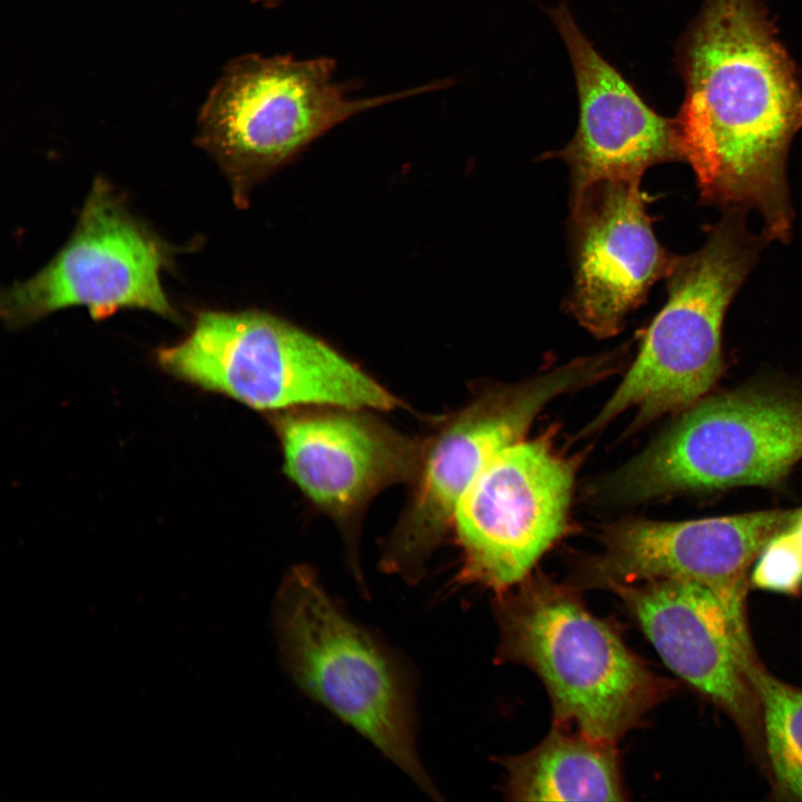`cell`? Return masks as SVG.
Returning <instances> with one entry per match:
<instances>
[{
	"mask_svg": "<svg viewBox=\"0 0 802 802\" xmlns=\"http://www.w3.org/2000/svg\"><path fill=\"white\" fill-rule=\"evenodd\" d=\"M577 466L548 436L522 439L497 454L454 512L460 580L500 594L526 579L567 527Z\"/></svg>",
	"mask_w": 802,
	"mask_h": 802,
	"instance_id": "9c48e42d",
	"label": "cell"
},
{
	"mask_svg": "<svg viewBox=\"0 0 802 802\" xmlns=\"http://www.w3.org/2000/svg\"><path fill=\"white\" fill-rule=\"evenodd\" d=\"M356 410L287 411L275 420L286 475L340 520L355 516L384 488L414 481L426 449Z\"/></svg>",
	"mask_w": 802,
	"mask_h": 802,
	"instance_id": "5bb4252c",
	"label": "cell"
},
{
	"mask_svg": "<svg viewBox=\"0 0 802 802\" xmlns=\"http://www.w3.org/2000/svg\"><path fill=\"white\" fill-rule=\"evenodd\" d=\"M329 58L247 53L223 69L197 118L195 143L218 164L237 206L313 140L364 110L447 86V81L353 99Z\"/></svg>",
	"mask_w": 802,
	"mask_h": 802,
	"instance_id": "5b68a950",
	"label": "cell"
},
{
	"mask_svg": "<svg viewBox=\"0 0 802 802\" xmlns=\"http://www.w3.org/2000/svg\"><path fill=\"white\" fill-rule=\"evenodd\" d=\"M505 793L515 801H623L615 744L554 724L530 751L500 760Z\"/></svg>",
	"mask_w": 802,
	"mask_h": 802,
	"instance_id": "2e32d148",
	"label": "cell"
},
{
	"mask_svg": "<svg viewBox=\"0 0 802 802\" xmlns=\"http://www.w3.org/2000/svg\"><path fill=\"white\" fill-rule=\"evenodd\" d=\"M685 99L675 119L701 198L753 208L769 241L786 242V154L802 127V89L755 0H707L685 38Z\"/></svg>",
	"mask_w": 802,
	"mask_h": 802,
	"instance_id": "6da1fadb",
	"label": "cell"
},
{
	"mask_svg": "<svg viewBox=\"0 0 802 802\" xmlns=\"http://www.w3.org/2000/svg\"><path fill=\"white\" fill-rule=\"evenodd\" d=\"M497 659L534 671L551 701L554 724L615 744L669 695L673 685L593 615L578 590L542 575L497 594Z\"/></svg>",
	"mask_w": 802,
	"mask_h": 802,
	"instance_id": "7a4b0ae2",
	"label": "cell"
},
{
	"mask_svg": "<svg viewBox=\"0 0 802 802\" xmlns=\"http://www.w3.org/2000/svg\"><path fill=\"white\" fill-rule=\"evenodd\" d=\"M640 625L663 662L723 708L750 736L762 734L753 681L760 665L741 628L707 587L659 579L612 589Z\"/></svg>",
	"mask_w": 802,
	"mask_h": 802,
	"instance_id": "4fadbf2b",
	"label": "cell"
},
{
	"mask_svg": "<svg viewBox=\"0 0 802 802\" xmlns=\"http://www.w3.org/2000/svg\"><path fill=\"white\" fill-rule=\"evenodd\" d=\"M157 359L178 379L257 410L400 404L325 342L260 311H203L188 336L160 349Z\"/></svg>",
	"mask_w": 802,
	"mask_h": 802,
	"instance_id": "52a82bcc",
	"label": "cell"
},
{
	"mask_svg": "<svg viewBox=\"0 0 802 802\" xmlns=\"http://www.w3.org/2000/svg\"><path fill=\"white\" fill-rule=\"evenodd\" d=\"M796 509H771L684 521L625 520L605 529L603 550L580 561L569 585L612 590L659 579L711 589L747 630L749 570Z\"/></svg>",
	"mask_w": 802,
	"mask_h": 802,
	"instance_id": "8fae6325",
	"label": "cell"
},
{
	"mask_svg": "<svg viewBox=\"0 0 802 802\" xmlns=\"http://www.w3.org/2000/svg\"><path fill=\"white\" fill-rule=\"evenodd\" d=\"M167 257L109 183L97 178L69 241L40 272L2 294L1 315L10 326H21L82 305L94 319L136 307L177 320L160 282Z\"/></svg>",
	"mask_w": 802,
	"mask_h": 802,
	"instance_id": "30bf717a",
	"label": "cell"
},
{
	"mask_svg": "<svg viewBox=\"0 0 802 802\" xmlns=\"http://www.w3.org/2000/svg\"><path fill=\"white\" fill-rule=\"evenodd\" d=\"M642 178H605L571 192L574 285L567 305L598 338L617 334L675 258L657 241Z\"/></svg>",
	"mask_w": 802,
	"mask_h": 802,
	"instance_id": "7c38bea8",
	"label": "cell"
},
{
	"mask_svg": "<svg viewBox=\"0 0 802 802\" xmlns=\"http://www.w3.org/2000/svg\"><path fill=\"white\" fill-rule=\"evenodd\" d=\"M625 358L623 348L576 359L525 381L489 390L458 412L426 446L414 489L383 545L381 567L409 584L453 525L461 497L503 449L522 440L556 398L596 383Z\"/></svg>",
	"mask_w": 802,
	"mask_h": 802,
	"instance_id": "ba28073f",
	"label": "cell"
},
{
	"mask_svg": "<svg viewBox=\"0 0 802 802\" xmlns=\"http://www.w3.org/2000/svg\"><path fill=\"white\" fill-rule=\"evenodd\" d=\"M548 13L567 48L579 101L577 130L556 154L570 168L571 192L605 178H642L654 165L682 160L675 119L652 109L600 56L566 2Z\"/></svg>",
	"mask_w": 802,
	"mask_h": 802,
	"instance_id": "9a60e30c",
	"label": "cell"
},
{
	"mask_svg": "<svg viewBox=\"0 0 802 802\" xmlns=\"http://www.w3.org/2000/svg\"><path fill=\"white\" fill-rule=\"evenodd\" d=\"M280 653L294 682L361 733L424 793L439 799L415 745L412 684L403 664L294 567L276 594Z\"/></svg>",
	"mask_w": 802,
	"mask_h": 802,
	"instance_id": "277c9868",
	"label": "cell"
},
{
	"mask_svg": "<svg viewBox=\"0 0 802 802\" xmlns=\"http://www.w3.org/2000/svg\"><path fill=\"white\" fill-rule=\"evenodd\" d=\"M731 207L704 245L675 256L666 275L667 300L645 330L623 380L585 428L593 433L635 410L633 428L686 410L708 394L724 372L722 327L728 305L754 267L766 236Z\"/></svg>",
	"mask_w": 802,
	"mask_h": 802,
	"instance_id": "3957f363",
	"label": "cell"
},
{
	"mask_svg": "<svg viewBox=\"0 0 802 802\" xmlns=\"http://www.w3.org/2000/svg\"><path fill=\"white\" fill-rule=\"evenodd\" d=\"M802 459V389L750 384L707 394L604 482V498L775 488Z\"/></svg>",
	"mask_w": 802,
	"mask_h": 802,
	"instance_id": "8992f818",
	"label": "cell"
},
{
	"mask_svg": "<svg viewBox=\"0 0 802 802\" xmlns=\"http://www.w3.org/2000/svg\"><path fill=\"white\" fill-rule=\"evenodd\" d=\"M753 681L775 782L785 794L802 801V689L776 679L761 665L754 669Z\"/></svg>",
	"mask_w": 802,
	"mask_h": 802,
	"instance_id": "e0dca14e",
	"label": "cell"
},
{
	"mask_svg": "<svg viewBox=\"0 0 802 802\" xmlns=\"http://www.w3.org/2000/svg\"><path fill=\"white\" fill-rule=\"evenodd\" d=\"M750 580L756 588L783 594H795L802 588V558L784 528L760 552Z\"/></svg>",
	"mask_w": 802,
	"mask_h": 802,
	"instance_id": "ac0fdd59",
	"label": "cell"
},
{
	"mask_svg": "<svg viewBox=\"0 0 802 802\" xmlns=\"http://www.w3.org/2000/svg\"><path fill=\"white\" fill-rule=\"evenodd\" d=\"M251 1L263 2V3H266V4H267V3H270V2H276V1H278V0H251Z\"/></svg>",
	"mask_w": 802,
	"mask_h": 802,
	"instance_id": "ffe728a7",
	"label": "cell"
},
{
	"mask_svg": "<svg viewBox=\"0 0 802 802\" xmlns=\"http://www.w3.org/2000/svg\"><path fill=\"white\" fill-rule=\"evenodd\" d=\"M784 531L802 558V508L795 510L792 519L785 526Z\"/></svg>",
	"mask_w": 802,
	"mask_h": 802,
	"instance_id": "d6986e66",
	"label": "cell"
}]
</instances>
